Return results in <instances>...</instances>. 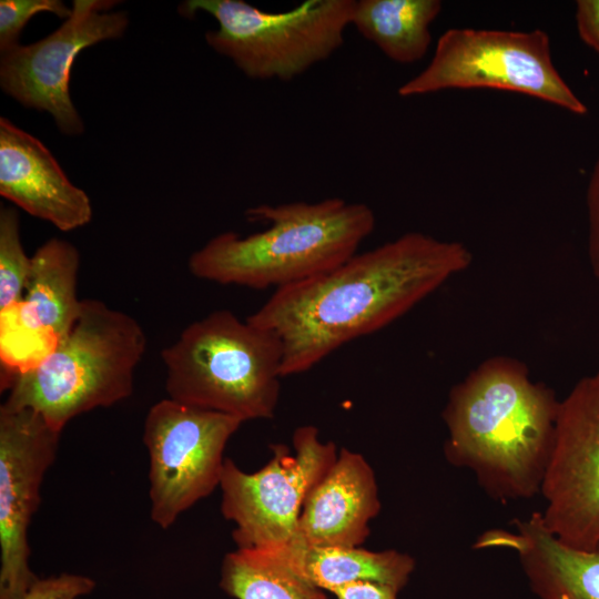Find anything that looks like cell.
I'll use <instances>...</instances> for the list:
<instances>
[{"mask_svg": "<svg viewBox=\"0 0 599 599\" xmlns=\"http://www.w3.org/2000/svg\"><path fill=\"white\" fill-rule=\"evenodd\" d=\"M471 261L460 242L406 233L322 275L275 290L247 319L281 338L282 376L301 374L348 342L389 325Z\"/></svg>", "mask_w": 599, "mask_h": 599, "instance_id": "obj_1", "label": "cell"}, {"mask_svg": "<svg viewBox=\"0 0 599 599\" xmlns=\"http://www.w3.org/2000/svg\"><path fill=\"white\" fill-rule=\"evenodd\" d=\"M559 400L507 356L480 363L449 393L443 418L447 460L473 471L500 501L540 493L549 463Z\"/></svg>", "mask_w": 599, "mask_h": 599, "instance_id": "obj_2", "label": "cell"}, {"mask_svg": "<svg viewBox=\"0 0 599 599\" xmlns=\"http://www.w3.org/2000/svg\"><path fill=\"white\" fill-rule=\"evenodd\" d=\"M246 215L267 227L246 236L225 232L212 237L191 254L192 275L222 285L282 288L339 266L375 227L368 205L338 197L262 204Z\"/></svg>", "mask_w": 599, "mask_h": 599, "instance_id": "obj_3", "label": "cell"}, {"mask_svg": "<svg viewBox=\"0 0 599 599\" xmlns=\"http://www.w3.org/2000/svg\"><path fill=\"white\" fill-rule=\"evenodd\" d=\"M146 336L131 315L85 298L68 334L33 365L1 378L3 404L40 414L57 432L131 396Z\"/></svg>", "mask_w": 599, "mask_h": 599, "instance_id": "obj_4", "label": "cell"}, {"mask_svg": "<svg viewBox=\"0 0 599 599\" xmlns=\"http://www.w3.org/2000/svg\"><path fill=\"white\" fill-rule=\"evenodd\" d=\"M161 355L169 398L242 423L274 417L283 344L273 329L219 309L187 325Z\"/></svg>", "mask_w": 599, "mask_h": 599, "instance_id": "obj_5", "label": "cell"}, {"mask_svg": "<svg viewBox=\"0 0 599 599\" xmlns=\"http://www.w3.org/2000/svg\"><path fill=\"white\" fill-rule=\"evenodd\" d=\"M355 0H305L267 12L242 0H187L179 12L213 17L206 43L254 80L290 81L328 59L344 43Z\"/></svg>", "mask_w": 599, "mask_h": 599, "instance_id": "obj_6", "label": "cell"}, {"mask_svg": "<svg viewBox=\"0 0 599 599\" xmlns=\"http://www.w3.org/2000/svg\"><path fill=\"white\" fill-rule=\"evenodd\" d=\"M455 89L504 90L577 115L588 111L557 71L549 35L540 29H448L437 40L426 68L403 83L397 93L409 98Z\"/></svg>", "mask_w": 599, "mask_h": 599, "instance_id": "obj_7", "label": "cell"}, {"mask_svg": "<svg viewBox=\"0 0 599 599\" xmlns=\"http://www.w3.org/2000/svg\"><path fill=\"white\" fill-rule=\"evenodd\" d=\"M270 460L257 471H243L225 458L220 489L221 511L235 528L236 548H273L296 537L298 518L311 489L335 463L333 441H322L315 426L293 434V451L284 444L271 445Z\"/></svg>", "mask_w": 599, "mask_h": 599, "instance_id": "obj_8", "label": "cell"}, {"mask_svg": "<svg viewBox=\"0 0 599 599\" xmlns=\"http://www.w3.org/2000/svg\"><path fill=\"white\" fill-rule=\"evenodd\" d=\"M242 422L171 398L149 409L143 426L148 449L150 516L162 529L220 487L224 449Z\"/></svg>", "mask_w": 599, "mask_h": 599, "instance_id": "obj_9", "label": "cell"}, {"mask_svg": "<svg viewBox=\"0 0 599 599\" xmlns=\"http://www.w3.org/2000/svg\"><path fill=\"white\" fill-rule=\"evenodd\" d=\"M540 493L542 522L556 538L580 550L599 546V369L559 400Z\"/></svg>", "mask_w": 599, "mask_h": 599, "instance_id": "obj_10", "label": "cell"}, {"mask_svg": "<svg viewBox=\"0 0 599 599\" xmlns=\"http://www.w3.org/2000/svg\"><path fill=\"white\" fill-rule=\"evenodd\" d=\"M61 433L37 412L0 406V599H20L38 576L28 531Z\"/></svg>", "mask_w": 599, "mask_h": 599, "instance_id": "obj_11", "label": "cell"}, {"mask_svg": "<svg viewBox=\"0 0 599 599\" xmlns=\"http://www.w3.org/2000/svg\"><path fill=\"white\" fill-rule=\"evenodd\" d=\"M118 1L74 0L69 18L48 37L6 52L0 61L2 90L21 104L50 113L65 134H80L83 122L70 98V72L78 54L120 38L125 12H110Z\"/></svg>", "mask_w": 599, "mask_h": 599, "instance_id": "obj_12", "label": "cell"}, {"mask_svg": "<svg viewBox=\"0 0 599 599\" xmlns=\"http://www.w3.org/2000/svg\"><path fill=\"white\" fill-rule=\"evenodd\" d=\"M0 194L30 215L68 232L92 219L88 194L33 135L0 119Z\"/></svg>", "mask_w": 599, "mask_h": 599, "instance_id": "obj_13", "label": "cell"}, {"mask_svg": "<svg viewBox=\"0 0 599 599\" xmlns=\"http://www.w3.org/2000/svg\"><path fill=\"white\" fill-rule=\"evenodd\" d=\"M380 506L373 468L344 447L305 498L294 540L311 547L361 546Z\"/></svg>", "mask_w": 599, "mask_h": 599, "instance_id": "obj_14", "label": "cell"}, {"mask_svg": "<svg viewBox=\"0 0 599 599\" xmlns=\"http://www.w3.org/2000/svg\"><path fill=\"white\" fill-rule=\"evenodd\" d=\"M512 526L484 531L474 548L515 552L538 599H599V546L592 550L567 546L546 528L540 512L515 519Z\"/></svg>", "mask_w": 599, "mask_h": 599, "instance_id": "obj_15", "label": "cell"}, {"mask_svg": "<svg viewBox=\"0 0 599 599\" xmlns=\"http://www.w3.org/2000/svg\"><path fill=\"white\" fill-rule=\"evenodd\" d=\"M80 254L70 242L52 237L31 256L24 295L17 308L0 317V332L13 325L41 338L48 353L77 321ZM45 353V354H47Z\"/></svg>", "mask_w": 599, "mask_h": 599, "instance_id": "obj_16", "label": "cell"}, {"mask_svg": "<svg viewBox=\"0 0 599 599\" xmlns=\"http://www.w3.org/2000/svg\"><path fill=\"white\" fill-rule=\"evenodd\" d=\"M295 569L317 588L333 592L347 583L369 580L402 590L415 559L395 549L370 551L357 547H311L298 541L287 546Z\"/></svg>", "mask_w": 599, "mask_h": 599, "instance_id": "obj_17", "label": "cell"}, {"mask_svg": "<svg viewBox=\"0 0 599 599\" xmlns=\"http://www.w3.org/2000/svg\"><path fill=\"white\" fill-rule=\"evenodd\" d=\"M439 0H355L351 26L388 59L414 63L427 53Z\"/></svg>", "mask_w": 599, "mask_h": 599, "instance_id": "obj_18", "label": "cell"}, {"mask_svg": "<svg viewBox=\"0 0 599 599\" xmlns=\"http://www.w3.org/2000/svg\"><path fill=\"white\" fill-rule=\"evenodd\" d=\"M287 546L227 552L221 589L236 599H328L295 569Z\"/></svg>", "mask_w": 599, "mask_h": 599, "instance_id": "obj_19", "label": "cell"}, {"mask_svg": "<svg viewBox=\"0 0 599 599\" xmlns=\"http://www.w3.org/2000/svg\"><path fill=\"white\" fill-rule=\"evenodd\" d=\"M31 270L20 238L19 214L13 207L0 210V317L13 312L23 298Z\"/></svg>", "mask_w": 599, "mask_h": 599, "instance_id": "obj_20", "label": "cell"}, {"mask_svg": "<svg viewBox=\"0 0 599 599\" xmlns=\"http://www.w3.org/2000/svg\"><path fill=\"white\" fill-rule=\"evenodd\" d=\"M72 9L60 0H1L0 51L6 53L18 47L19 34L28 21L40 12L69 18Z\"/></svg>", "mask_w": 599, "mask_h": 599, "instance_id": "obj_21", "label": "cell"}, {"mask_svg": "<svg viewBox=\"0 0 599 599\" xmlns=\"http://www.w3.org/2000/svg\"><path fill=\"white\" fill-rule=\"evenodd\" d=\"M95 586L91 577L79 573L38 577L20 599H80L90 595Z\"/></svg>", "mask_w": 599, "mask_h": 599, "instance_id": "obj_22", "label": "cell"}, {"mask_svg": "<svg viewBox=\"0 0 599 599\" xmlns=\"http://www.w3.org/2000/svg\"><path fill=\"white\" fill-rule=\"evenodd\" d=\"M588 215V257L591 271L599 281V158L596 161L586 193Z\"/></svg>", "mask_w": 599, "mask_h": 599, "instance_id": "obj_23", "label": "cell"}, {"mask_svg": "<svg viewBox=\"0 0 599 599\" xmlns=\"http://www.w3.org/2000/svg\"><path fill=\"white\" fill-rule=\"evenodd\" d=\"M575 17L581 40L599 53V0H578Z\"/></svg>", "mask_w": 599, "mask_h": 599, "instance_id": "obj_24", "label": "cell"}, {"mask_svg": "<svg viewBox=\"0 0 599 599\" xmlns=\"http://www.w3.org/2000/svg\"><path fill=\"white\" fill-rule=\"evenodd\" d=\"M400 590L382 582L359 580L335 589L337 599H397Z\"/></svg>", "mask_w": 599, "mask_h": 599, "instance_id": "obj_25", "label": "cell"}]
</instances>
